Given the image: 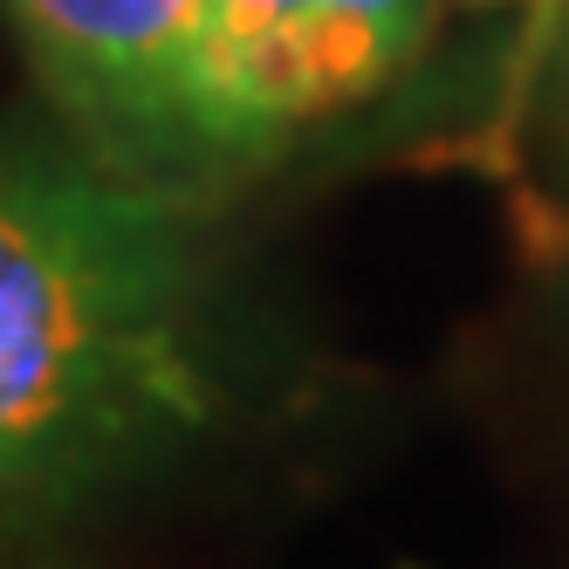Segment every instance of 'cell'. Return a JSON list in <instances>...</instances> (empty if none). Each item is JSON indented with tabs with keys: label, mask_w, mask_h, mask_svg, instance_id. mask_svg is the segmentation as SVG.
Wrapping results in <instances>:
<instances>
[{
	"label": "cell",
	"mask_w": 569,
	"mask_h": 569,
	"mask_svg": "<svg viewBox=\"0 0 569 569\" xmlns=\"http://www.w3.org/2000/svg\"><path fill=\"white\" fill-rule=\"evenodd\" d=\"M0 569H90V562H76L49 536H8V542H0Z\"/></svg>",
	"instance_id": "obj_5"
},
{
	"label": "cell",
	"mask_w": 569,
	"mask_h": 569,
	"mask_svg": "<svg viewBox=\"0 0 569 569\" xmlns=\"http://www.w3.org/2000/svg\"><path fill=\"white\" fill-rule=\"evenodd\" d=\"M562 261H569V240H562Z\"/></svg>",
	"instance_id": "obj_6"
},
{
	"label": "cell",
	"mask_w": 569,
	"mask_h": 569,
	"mask_svg": "<svg viewBox=\"0 0 569 569\" xmlns=\"http://www.w3.org/2000/svg\"><path fill=\"white\" fill-rule=\"evenodd\" d=\"M432 21L439 0H207V117L227 179L385 97Z\"/></svg>",
	"instance_id": "obj_3"
},
{
	"label": "cell",
	"mask_w": 569,
	"mask_h": 569,
	"mask_svg": "<svg viewBox=\"0 0 569 569\" xmlns=\"http://www.w3.org/2000/svg\"><path fill=\"white\" fill-rule=\"evenodd\" d=\"M207 199L0 138V542L192 453L233 398Z\"/></svg>",
	"instance_id": "obj_1"
},
{
	"label": "cell",
	"mask_w": 569,
	"mask_h": 569,
	"mask_svg": "<svg viewBox=\"0 0 569 569\" xmlns=\"http://www.w3.org/2000/svg\"><path fill=\"white\" fill-rule=\"evenodd\" d=\"M0 14L83 158L192 199L227 186L207 117V0H0Z\"/></svg>",
	"instance_id": "obj_2"
},
{
	"label": "cell",
	"mask_w": 569,
	"mask_h": 569,
	"mask_svg": "<svg viewBox=\"0 0 569 569\" xmlns=\"http://www.w3.org/2000/svg\"><path fill=\"white\" fill-rule=\"evenodd\" d=\"M521 131L569 158V0H549L542 21L528 28V56H521V90H515Z\"/></svg>",
	"instance_id": "obj_4"
}]
</instances>
